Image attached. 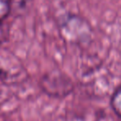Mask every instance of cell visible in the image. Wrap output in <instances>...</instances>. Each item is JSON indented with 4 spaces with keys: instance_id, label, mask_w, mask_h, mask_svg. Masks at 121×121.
Returning <instances> with one entry per match:
<instances>
[{
    "instance_id": "cell-1",
    "label": "cell",
    "mask_w": 121,
    "mask_h": 121,
    "mask_svg": "<svg viewBox=\"0 0 121 121\" xmlns=\"http://www.w3.org/2000/svg\"><path fill=\"white\" fill-rule=\"evenodd\" d=\"M111 106L114 111L121 117V89L118 90L112 96L111 99Z\"/></svg>"
},
{
    "instance_id": "cell-2",
    "label": "cell",
    "mask_w": 121,
    "mask_h": 121,
    "mask_svg": "<svg viewBox=\"0 0 121 121\" xmlns=\"http://www.w3.org/2000/svg\"><path fill=\"white\" fill-rule=\"evenodd\" d=\"M10 7L11 0H0V22L8 17Z\"/></svg>"
}]
</instances>
